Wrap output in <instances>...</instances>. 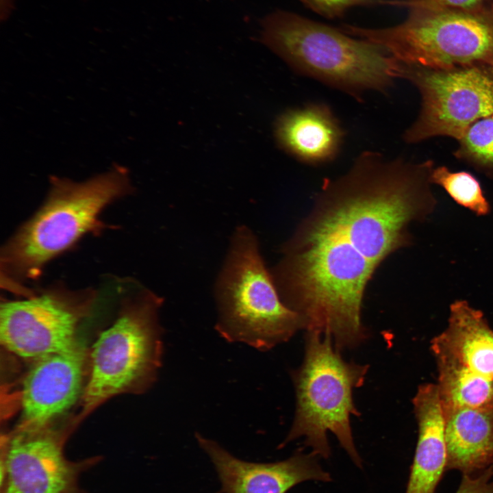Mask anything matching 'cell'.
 <instances>
[{
    "label": "cell",
    "mask_w": 493,
    "mask_h": 493,
    "mask_svg": "<svg viewBox=\"0 0 493 493\" xmlns=\"http://www.w3.org/2000/svg\"><path fill=\"white\" fill-rule=\"evenodd\" d=\"M433 166L367 151L344 175L324 181L271 273L281 300L307 331L330 334L338 349L363 340L366 285L388 255L411 244L409 225L435 209Z\"/></svg>",
    "instance_id": "obj_1"
},
{
    "label": "cell",
    "mask_w": 493,
    "mask_h": 493,
    "mask_svg": "<svg viewBox=\"0 0 493 493\" xmlns=\"http://www.w3.org/2000/svg\"><path fill=\"white\" fill-rule=\"evenodd\" d=\"M260 25V41L291 68L348 93L383 92L402 76V64L383 47L340 29L282 10Z\"/></svg>",
    "instance_id": "obj_2"
},
{
    "label": "cell",
    "mask_w": 493,
    "mask_h": 493,
    "mask_svg": "<svg viewBox=\"0 0 493 493\" xmlns=\"http://www.w3.org/2000/svg\"><path fill=\"white\" fill-rule=\"evenodd\" d=\"M50 184L45 203L3 247L1 266L10 276L38 277L49 261L99 227L108 205L132 191L128 170L116 164L81 182L52 176Z\"/></svg>",
    "instance_id": "obj_3"
},
{
    "label": "cell",
    "mask_w": 493,
    "mask_h": 493,
    "mask_svg": "<svg viewBox=\"0 0 493 493\" xmlns=\"http://www.w3.org/2000/svg\"><path fill=\"white\" fill-rule=\"evenodd\" d=\"M215 329L229 342L268 351L290 340L303 323L281 300L247 227L236 229L216 284Z\"/></svg>",
    "instance_id": "obj_4"
},
{
    "label": "cell",
    "mask_w": 493,
    "mask_h": 493,
    "mask_svg": "<svg viewBox=\"0 0 493 493\" xmlns=\"http://www.w3.org/2000/svg\"><path fill=\"white\" fill-rule=\"evenodd\" d=\"M401 23L370 29L351 25L349 35L383 47L402 64L432 68H493V0L470 10L408 8Z\"/></svg>",
    "instance_id": "obj_5"
},
{
    "label": "cell",
    "mask_w": 493,
    "mask_h": 493,
    "mask_svg": "<svg viewBox=\"0 0 493 493\" xmlns=\"http://www.w3.org/2000/svg\"><path fill=\"white\" fill-rule=\"evenodd\" d=\"M368 368L344 361L334 349L330 334L307 331L304 361L292 377L296 397L294 420L282 445L301 437L313 453L328 458L331 449L327 433L330 431L362 468L350 418L358 415L353 390L362 385Z\"/></svg>",
    "instance_id": "obj_6"
},
{
    "label": "cell",
    "mask_w": 493,
    "mask_h": 493,
    "mask_svg": "<svg viewBox=\"0 0 493 493\" xmlns=\"http://www.w3.org/2000/svg\"><path fill=\"white\" fill-rule=\"evenodd\" d=\"M162 303L152 292L141 290L100 333L88 357L83 416L114 396L143 392L155 382L163 353L158 317Z\"/></svg>",
    "instance_id": "obj_7"
},
{
    "label": "cell",
    "mask_w": 493,
    "mask_h": 493,
    "mask_svg": "<svg viewBox=\"0 0 493 493\" xmlns=\"http://www.w3.org/2000/svg\"><path fill=\"white\" fill-rule=\"evenodd\" d=\"M402 66V77L418 88L422 99L419 116L403 135L406 142L435 136L459 140L471 124L493 114V68Z\"/></svg>",
    "instance_id": "obj_8"
},
{
    "label": "cell",
    "mask_w": 493,
    "mask_h": 493,
    "mask_svg": "<svg viewBox=\"0 0 493 493\" xmlns=\"http://www.w3.org/2000/svg\"><path fill=\"white\" fill-rule=\"evenodd\" d=\"M94 297L92 290L53 288L25 300L2 303L1 345L21 358L34 361L71 349L78 342V325Z\"/></svg>",
    "instance_id": "obj_9"
},
{
    "label": "cell",
    "mask_w": 493,
    "mask_h": 493,
    "mask_svg": "<svg viewBox=\"0 0 493 493\" xmlns=\"http://www.w3.org/2000/svg\"><path fill=\"white\" fill-rule=\"evenodd\" d=\"M67 431L51 425L18 427L5 435L1 445L0 493H84L80 477L99 459H67Z\"/></svg>",
    "instance_id": "obj_10"
},
{
    "label": "cell",
    "mask_w": 493,
    "mask_h": 493,
    "mask_svg": "<svg viewBox=\"0 0 493 493\" xmlns=\"http://www.w3.org/2000/svg\"><path fill=\"white\" fill-rule=\"evenodd\" d=\"M88 353L77 342L71 349L38 359L25 375L21 392L20 427L51 425L83 394Z\"/></svg>",
    "instance_id": "obj_11"
},
{
    "label": "cell",
    "mask_w": 493,
    "mask_h": 493,
    "mask_svg": "<svg viewBox=\"0 0 493 493\" xmlns=\"http://www.w3.org/2000/svg\"><path fill=\"white\" fill-rule=\"evenodd\" d=\"M195 438L214 465L224 493H286L305 481H331L313 453L299 452L273 463H255L237 458L199 433Z\"/></svg>",
    "instance_id": "obj_12"
},
{
    "label": "cell",
    "mask_w": 493,
    "mask_h": 493,
    "mask_svg": "<svg viewBox=\"0 0 493 493\" xmlns=\"http://www.w3.org/2000/svg\"><path fill=\"white\" fill-rule=\"evenodd\" d=\"M274 134L281 149L309 164L333 160L344 136L331 110L319 103L284 112L275 121Z\"/></svg>",
    "instance_id": "obj_13"
},
{
    "label": "cell",
    "mask_w": 493,
    "mask_h": 493,
    "mask_svg": "<svg viewBox=\"0 0 493 493\" xmlns=\"http://www.w3.org/2000/svg\"><path fill=\"white\" fill-rule=\"evenodd\" d=\"M437 361L493 379V330L483 312L465 300L450 305L446 329L432 341Z\"/></svg>",
    "instance_id": "obj_14"
},
{
    "label": "cell",
    "mask_w": 493,
    "mask_h": 493,
    "mask_svg": "<svg viewBox=\"0 0 493 493\" xmlns=\"http://www.w3.org/2000/svg\"><path fill=\"white\" fill-rule=\"evenodd\" d=\"M413 405L418 439L406 493H435L447 463L445 420L438 385H421Z\"/></svg>",
    "instance_id": "obj_15"
},
{
    "label": "cell",
    "mask_w": 493,
    "mask_h": 493,
    "mask_svg": "<svg viewBox=\"0 0 493 493\" xmlns=\"http://www.w3.org/2000/svg\"><path fill=\"white\" fill-rule=\"evenodd\" d=\"M446 467L472 475L493 466V408L443 407Z\"/></svg>",
    "instance_id": "obj_16"
},
{
    "label": "cell",
    "mask_w": 493,
    "mask_h": 493,
    "mask_svg": "<svg viewBox=\"0 0 493 493\" xmlns=\"http://www.w3.org/2000/svg\"><path fill=\"white\" fill-rule=\"evenodd\" d=\"M438 387L443 407L493 408V379L450 362L438 361Z\"/></svg>",
    "instance_id": "obj_17"
},
{
    "label": "cell",
    "mask_w": 493,
    "mask_h": 493,
    "mask_svg": "<svg viewBox=\"0 0 493 493\" xmlns=\"http://www.w3.org/2000/svg\"><path fill=\"white\" fill-rule=\"evenodd\" d=\"M431 184L442 187L458 205L483 216L491 212L490 204L479 181L467 171L453 172L444 166L434 168Z\"/></svg>",
    "instance_id": "obj_18"
},
{
    "label": "cell",
    "mask_w": 493,
    "mask_h": 493,
    "mask_svg": "<svg viewBox=\"0 0 493 493\" xmlns=\"http://www.w3.org/2000/svg\"><path fill=\"white\" fill-rule=\"evenodd\" d=\"M458 142L455 157L493 178V114L471 124Z\"/></svg>",
    "instance_id": "obj_19"
},
{
    "label": "cell",
    "mask_w": 493,
    "mask_h": 493,
    "mask_svg": "<svg viewBox=\"0 0 493 493\" xmlns=\"http://www.w3.org/2000/svg\"><path fill=\"white\" fill-rule=\"evenodd\" d=\"M305 6L327 18L341 17L350 8L357 5L387 4L394 5V0H300Z\"/></svg>",
    "instance_id": "obj_20"
},
{
    "label": "cell",
    "mask_w": 493,
    "mask_h": 493,
    "mask_svg": "<svg viewBox=\"0 0 493 493\" xmlns=\"http://www.w3.org/2000/svg\"><path fill=\"white\" fill-rule=\"evenodd\" d=\"M488 0H396V6L430 9L470 10L478 8Z\"/></svg>",
    "instance_id": "obj_21"
}]
</instances>
